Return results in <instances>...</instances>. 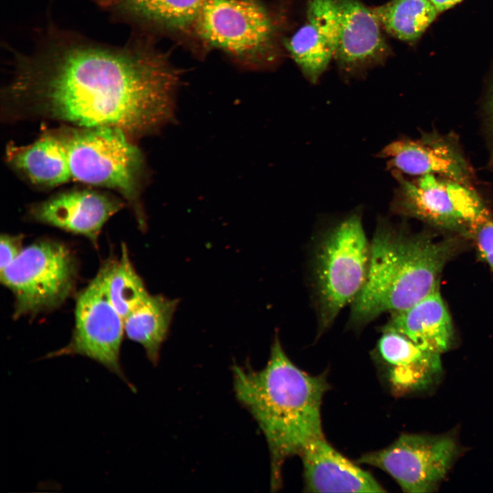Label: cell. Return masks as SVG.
<instances>
[{"label": "cell", "instance_id": "6da1fadb", "mask_svg": "<svg viewBox=\"0 0 493 493\" xmlns=\"http://www.w3.org/2000/svg\"><path fill=\"white\" fill-rule=\"evenodd\" d=\"M179 79L164 55L151 49L64 42L22 60L8 94L23 114L116 127L134 140L175 120Z\"/></svg>", "mask_w": 493, "mask_h": 493}, {"label": "cell", "instance_id": "7a4b0ae2", "mask_svg": "<svg viewBox=\"0 0 493 493\" xmlns=\"http://www.w3.org/2000/svg\"><path fill=\"white\" fill-rule=\"evenodd\" d=\"M233 377L236 399L266 438L270 456V487L275 490L281 486L285 461L299 455L309 442L324 435L320 408L329 384L323 375H312L297 367L278 336L262 369L235 365Z\"/></svg>", "mask_w": 493, "mask_h": 493}, {"label": "cell", "instance_id": "3957f363", "mask_svg": "<svg viewBox=\"0 0 493 493\" xmlns=\"http://www.w3.org/2000/svg\"><path fill=\"white\" fill-rule=\"evenodd\" d=\"M457 248L455 239L411 234L379 218L367 277L351 303L349 324L359 329L383 313L402 311L425 297L439 286L440 274Z\"/></svg>", "mask_w": 493, "mask_h": 493}, {"label": "cell", "instance_id": "277c9868", "mask_svg": "<svg viewBox=\"0 0 493 493\" xmlns=\"http://www.w3.org/2000/svg\"><path fill=\"white\" fill-rule=\"evenodd\" d=\"M58 132L66 149L72 180L118 192L133 209L140 228L145 230L140 198L148 171L133 139L112 127H73Z\"/></svg>", "mask_w": 493, "mask_h": 493}, {"label": "cell", "instance_id": "5b68a950", "mask_svg": "<svg viewBox=\"0 0 493 493\" xmlns=\"http://www.w3.org/2000/svg\"><path fill=\"white\" fill-rule=\"evenodd\" d=\"M370 256V242L365 234L360 210L336 222L321 236L312 267L320 333L359 294L367 277Z\"/></svg>", "mask_w": 493, "mask_h": 493}, {"label": "cell", "instance_id": "8992f818", "mask_svg": "<svg viewBox=\"0 0 493 493\" xmlns=\"http://www.w3.org/2000/svg\"><path fill=\"white\" fill-rule=\"evenodd\" d=\"M77 258L64 243L43 239L25 247L0 272L1 283L14 296L13 318L34 317L60 307L73 292Z\"/></svg>", "mask_w": 493, "mask_h": 493}, {"label": "cell", "instance_id": "52a82bcc", "mask_svg": "<svg viewBox=\"0 0 493 493\" xmlns=\"http://www.w3.org/2000/svg\"><path fill=\"white\" fill-rule=\"evenodd\" d=\"M391 172L397 183L390 203L395 214L467 236L471 227L490 214L472 187L435 175L411 179Z\"/></svg>", "mask_w": 493, "mask_h": 493}, {"label": "cell", "instance_id": "ba28073f", "mask_svg": "<svg viewBox=\"0 0 493 493\" xmlns=\"http://www.w3.org/2000/svg\"><path fill=\"white\" fill-rule=\"evenodd\" d=\"M124 323L111 303L102 265L90 283L78 294L75 326L69 342L45 358L81 355L100 364L133 389L121 364Z\"/></svg>", "mask_w": 493, "mask_h": 493}, {"label": "cell", "instance_id": "9c48e42d", "mask_svg": "<svg viewBox=\"0 0 493 493\" xmlns=\"http://www.w3.org/2000/svg\"><path fill=\"white\" fill-rule=\"evenodd\" d=\"M192 27L209 45L251 62L273 44V23L255 0H205Z\"/></svg>", "mask_w": 493, "mask_h": 493}, {"label": "cell", "instance_id": "30bf717a", "mask_svg": "<svg viewBox=\"0 0 493 493\" xmlns=\"http://www.w3.org/2000/svg\"><path fill=\"white\" fill-rule=\"evenodd\" d=\"M456 452L449 436L406 433L383 449L362 455L356 463L385 471L405 492L427 493L445 477Z\"/></svg>", "mask_w": 493, "mask_h": 493}, {"label": "cell", "instance_id": "8fae6325", "mask_svg": "<svg viewBox=\"0 0 493 493\" xmlns=\"http://www.w3.org/2000/svg\"><path fill=\"white\" fill-rule=\"evenodd\" d=\"M377 157L386 160L390 171L435 175L472 187V170L454 137L430 132L417 139L401 138L385 146Z\"/></svg>", "mask_w": 493, "mask_h": 493}, {"label": "cell", "instance_id": "7c38bea8", "mask_svg": "<svg viewBox=\"0 0 493 493\" xmlns=\"http://www.w3.org/2000/svg\"><path fill=\"white\" fill-rule=\"evenodd\" d=\"M123 206L121 199L110 193L76 189L32 205L29 215L38 223L84 236L97 247L103 225Z\"/></svg>", "mask_w": 493, "mask_h": 493}, {"label": "cell", "instance_id": "4fadbf2b", "mask_svg": "<svg viewBox=\"0 0 493 493\" xmlns=\"http://www.w3.org/2000/svg\"><path fill=\"white\" fill-rule=\"evenodd\" d=\"M299 456L306 492H385L371 474L339 453L324 435L309 442Z\"/></svg>", "mask_w": 493, "mask_h": 493}, {"label": "cell", "instance_id": "5bb4252c", "mask_svg": "<svg viewBox=\"0 0 493 493\" xmlns=\"http://www.w3.org/2000/svg\"><path fill=\"white\" fill-rule=\"evenodd\" d=\"M374 355L384 367L391 388L397 392L428 387L442 371L440 355L420 348L405 336L381 331Z\"/></svg>", "mask_w": 493, "mask_h": 493}, {"label": "cell", "instance_id": "9a60e30c", "mask_svg": "<svg viewBox=\"0 0 493 493\" xmlns=\"http://www.w3.org/2000/svg\"><path fill=\"white\" fill-rule=\"evenodd\" d=\"M337 23L335 12L326 2L308 4L307 21L286 42L291 56L304 75L316 83L335 57Z\"/></svg>", "mask_w": 493, "mask_h": 493}, {"label": "cell", "instance_id": "2e32d148", "mask_svg": "<svg viewBox=\"0 0 493 493\" xmlns=\"http://www.w3.org/2000/svg\"><path fill=\"white\" fill-rule=\"evenodd\" d=\"M399 332L420 348L441 355L453 340V326L439 286L402 311L391 314L381 331Z\"/></svg>", "mask_w": 493, "mask_h": 493}, {"label": "cell", "instance_id": "e0dca14e", "mask_svg": "<svg viewBox=\"0 0 493 493\" xmlns=\"http://www.w3.org/2000/svg\"><path fill=\"white\" fill-rule=\"evenodd\" d=\"M335 3L338 16L335 57L351 66L381 55L385 43L373 10L357 0H335Z\"/></svg>", "mask_w": 493, "mask_h": 493}, {"label": "cell", "instance_id": "ac0fdd59", "mask_svg": "<svg viewBox=\"0 0 493 493\" xmlns=\"http://www.w3.org/2000/svg\"><path fill=\"white\" fill-rule=\"evenodd\" d=\"M9 164L31 184L54 187L71 179L66 147L58 131L43 134L27 146L10 145Z\"/></svg>", "mask_w": 493, "mask_h": 493}, {"label": "cell", "instance_id": "d6986e66", "mask_svg": "<svg viewBox=\"0 0 493 493\" xmlns=\"http://www.w3.org/2000/svg\"><path fill=\"white\" fill-rule=\"evenodd\" d=\"M178 303L175 299L149 294L123 320L127 337L144 348L153 364L159 361Z\"/></svg>", "mask_w": 493, "mask_h": 493}, {"label": "cell", "instance_id": "ffe728a7", "mask_svg": "<svg viewBox=\"0 0 493 493\" xmlns=\"http://www.w3.org/2000/svg\"><path fill=\"white\" fill-rule=\"evenodd\" d=\"M372 10L386 31L404 41L418 39L439 13L430 0H392Z\"/></svg>", "mask_w": 493, "mask_h": 493}, {"label": "cell", "instance_id": "44dd1931", "mask_svg": "<svg viewBox=\"0 0 493 493\" xmlns=\"http://www.w3.org/2000/svg\"><path fill=\"white\" fill-rule=\"evenodd\" d=\"M103 266L108 298L124 320L149 294L131 264L125 243H122L120 258H109Z\"/></svg>", "mask_w": 493, "mask_h": 493}, {"label": "cell", "instance_id": "7402d4cb", "mask_svg": "<svg viewBox=\"0 0 493 493\" xmlns=\"http://www.w3.org/2000/svg\"><path fill=\"white\" fill-rule=\"evenodd\" d=\"M146 21L174 29L193 27L205 0H105Z\"/></svg>", "mask_w": 493, "mask_h": 493}, {"label": "cell", "instance_id": "603a6c76", "mask_svg": "<svg viewBox=\"0 0 493 493\" xmlns=\"http://www.w3.org/2000/svg\"><path fill=\"white\" fill-rule=\"evenodd\" d=\"M468 236L474 241L481 260L493 271V216L490 213L472 226Z\"/></svg>", "mask_w": 493, "mask_h": 493}, {"label": "cell", "instance_id": "cb8c5ba5", "mask_svg": "<svg viewBox=\"0 0 493 493\" xmlns=\"http://www.w3.org/2000/svg\"><path fill=\"white\" fill-rule=\"evenodd\" d=\"M24 236L2 233L0 240V272L10 266L21 254Z\"/></svg>", "mask_w": 493, "mask_h": 493}, {"label": "cell", "instance_id": "d4e9b609", "mask_svg": "<svg viewBox=\"0 0 493 493\" xmlns=\"http://www.w3.org/2000/svg\"><path fill=\"white\" fill-rule=\"evenodd\" d=\"M488 123L491 141V151L489 166L493 170V91L488 104Z\"/></svg>", "mask_w": 493, "mask_h": 493}, {"label": "cell", "instance_id": "484cf974", "mask_svg": "<svg viewBox=\"0 0 493 493\" xmlns=\"http://www.w3.org/2000/svg\"><path fill=\"white\" fill-rule=\"evenodd\" d=\"M438 12L446 11L463 0H430Z\"/></svg>", "mask_w": 493, "mask_h": 493}]
</instances>
